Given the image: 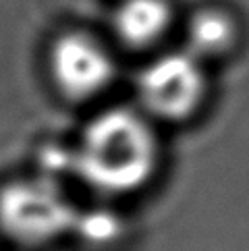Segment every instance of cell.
Listing matches in <instances>:
<instances>
[{
	"label": "cell",
	"instance_id": "cell-1",
	"mask_svg": "<svg viewBox=\"0 0 249 251\" xmlns=\"http://www.w3.org/2000/svg\"><path fill=\"white\" fill-rule=\"evenodd\" d=\"M162 143L156 125L133 108H108L87 121L67 154L75 183L100 203L144 195L162 173Z\"/></svg>",
	"mask_w": 249,
	"mask_h": 251
},
{
	"label": "cell",
	"instance_id": "cell-2",
	"mask_svg": "<svg viewBox=\"0 0 249 251\" xmlns=\"http://www.w3.org/2000/svg\"><path fill=\"white\" fill-rule=\"evenodd\" d=\"M79 203L54 173L0 183V239L19 251H48L71 239Z\"/></svg>",
	"mask_w": 249,
	"mask_h": 251
},
{
	"label": "cell",
	"instance_id": "cell-3",
	"mask_svg": "<svg viewBox=\"0 0 249 251\" xmlns=\"http://www.w3.org/2000/svg\"><path fill=\"white\" fill-rule=\"evenodd\" d=\"M203 96V69L187 50L158 56L137 79L139 112L154 125L189 121L201 108Z\"/></svg>",
	"mask_w": 249,
	"mask_h": 251
},
{
	"label": "cell",
	"instance_id": "cell-4",
	"mask_svg": "<svg viewBox=\"0 0 249 251\" xmlns=\"http://www.w3.org/2000/svg\"><path fill=\"white\" fill-rule=\"evenodd\" d=\"M50 71L60 94L75 102L100 96L114 77L110 54L85 33L62 35L52 48Z\"/></svg>",
	"mask_w": 249,
	"mask_h": 251
},
{
	"label": "cell",
	"instance_id": "cell-5",
	"mask_svg": "<svg viewBox=\"0 0 249 251\" xmlns=\"http://www.w3.org/2000/svg\"><path fill=\"white\" fill-rule=\"evenodd\" d=\"M171 17L166 0H123L114 13V29L129 46L144 48L162 38Z\"/></svg>",
	"mask_w": 249,
	"mask_h": 251
},
{
	"label": "cell",
	"instance_id": "cell-6",
	"mask_svg": "<svg viewBox=\"0 0 249 251\" xmlns=\"http://www.w3.org/2000/svg\"><path fill=\"white\" fill-rule=\"evenodd\" d=\"M235 44L233 19L218 11L198 13L187 29V52L195 58H214L224 54Z\"/></svg>",
	"mask_w": 249,
	"mask_h": 251
},
{
	"label": "cell",
	"instance_id": "cell-7",
	"mask_svg": "<svg viewBox=\"0 0 249 251\" xmlns=\"http://www.w3.org/2000/svg\"><path fill=\"white\" fill-rule=\"evenodd\" d=\"M0 251H4V243H2V239H0Z\"/></svg>",
	"mask_w": 249,
	"mask_h": 251
}]
</instances>
